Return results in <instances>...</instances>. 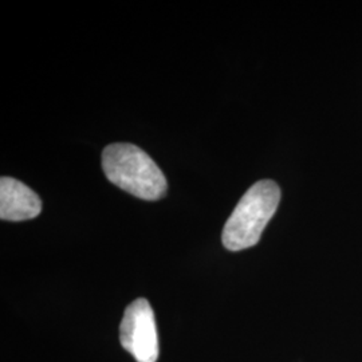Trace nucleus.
Listing matches in <instances>:
<instances>
[{"label":"nucleus","mask_w":362,"mask_h":362,"mask_svg":"<svg viewBox=\"0 0 362 362\" xmlns=\"http://www.w3.org/2000/svg\"><path fill=\"white\" fill-rule=\"evenodd\" d=\"M281 189L272 180L255 182L242 196L223 230V245L230 251L255 246L267 223L276 212Z\"/></svg>","instance_id":"2"},{"label":"nucleus","mask_w":362,"mask_h":362,"mask_svg":"<svg viewBox=\"0 0 362 362\" xmlns=\"http://www.w3.org/2000/svg\"><path fill=\"white\" fill-rule=\"evenodd\" d=\"M42 211L38 194L22 181L13 177L0 179V218L23 221L37 218Z\"/></svg>","instance_id":"4"},{"label":"nucleus","mask_w":362,"mask_h":362,"mask_svg":"<svg viewBox=\"0 0 362 362\" xmlns=\"http://www.w3.org/2000/svg\"><path fill=\"white\" fill-rule=\"evenodd\" d=\"M107 180L143 200H158L167 194V179L151 156L133 144H110L103 152Z\"/></svg>","instance_id":"1"},{"label":"nucleus","mask_w":362,"mask_h":362,"mask_svg":"<svg viewBox=\"0 0 362 362\" xmlns=\"http://www.w3.org/2000/svg\"><path fill=\"white\" fill-rule=\"evenodd\" d=\"M121 346L137 362L158 360V336L155 313L145 298L132 302L119 325Z\"/></svg>","instance_id":"3"}]
</instances>
